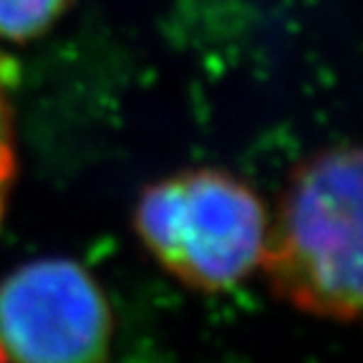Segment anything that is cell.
I'll return each mask as SVG.
<instances>
[{"label": "cell", "mask_w": 363, "mask_h": 363, "mask_svg": "<svg viewBox=\"0 0 363 363\" xmlns=\"http://www.w3.org/2000/svg\"><path fill=\"white\" fill-rule=\"evenodd\" d=\"M260 265L288 306L328 320L361 311V152L335 144L290 174L267 217Z\"/></svg>", "instance_id": "6da1fadb"}, {"label": "cell", "mask_w": 363, "mask_h": 363, "mask_svg": "<svg viewBox=\"0 0 363 363\" xmlns=\"http://www.w3.org/2000/svg\"><path fill=\"white\" fill-rule=\"evenodd\" d=\"M134 227L167 272L189 288L217 293L260 265L267 212L242 179L204 167L149 184Z\"/></svg>", "instance_id": "7a4b0ae2"}, {"label": "cell", "mask_w": 363, "mask_h": 363, "mask_svg": "<svg viewBox=\"0 0 363 363\" xmlns=\"http://www.w3.org/2000/svg\"><path fill=\"white\" fill-rule=\"evenodd\" d=\"M111 311L89 272L43 257L0 283V351L13 363H106Z\"/></svg>", "instance_id": "3957f363"}, {"label": "cell", "mask_w": 363, "mask_h": 363, "mask_svg": "<svg viewBox=\"0 0 363 363\" xmlns=\"http://www.w3.org/2000/svg\"><path fill=\"white\" fill-rule=\"evenodd\" d=\"M71 0H0V38L23 43L38 38L63 16Z\"/></svg>", "instance_id": "277c9868"}, {"label": "cell", "mask_w": 363, "mask_h": 363, "mask_svg": "<svg viewBox=\"0 0 363 363\" xmlns=\"http://www.w3.org/2000/svg\"><path fill=\"white\" fill-rule=\"evenodd\" d=\"M13 182H16V134H13V111L6 79L0 74V225L8 210Z\"/></svg>", "instance_id": "5b68a950"}, {"label": "cell", "mask_w": 363, "mask_h": 363, "mask_svg": "<svg viewBox=\"0 0 363 363\" xmlns=\"http://www.w3.org/2000/svg\"><path fill=\"white\" fill-rule=\"evenodd\" d=\"M0 363H11V361L6 358V353H3V351H0Z\"/></svg>", "instance_id": "8992f818"}]
</instances>
